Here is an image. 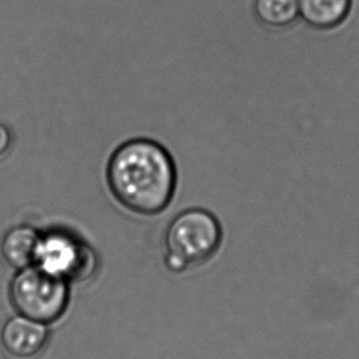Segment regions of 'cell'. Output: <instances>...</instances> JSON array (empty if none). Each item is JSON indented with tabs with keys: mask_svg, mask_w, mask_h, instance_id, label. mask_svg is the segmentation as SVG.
Instances as JSON below:
<instances>
[{
	"mask_svg": "<svg viewBox=\"0 0 359 359\" xmlns=\"http://www.w3.org/2000/svg\"><path fill=\"white\" fill-rule=\"evenodd\" d=\"M106 182L126 210L140 215H159L174 198L177 170L165 147L148 138H133L111 154Z\"/></svg>",
	"mask_w": 359,
	"mask_h": 359,
	"instance_id": "6da1fadb",
	"label": "cell"
},
{
	"mask_svg": "<svg viewBox=\"0 0 359 359\" xmlns=\"http://www.w3.org/2000/svg\"><path fill=\"white\" fill-rule=\"evenodd\" d=\"M222 241V225L213 213L203 208L184 210L165 231V266L174 273L198 267L217 254Z\"/></svg>",
	"mask_w": 359,
	"mask_h": 359,
	"instance_id": "7a4b0ae2",
	"label": "cell"
},
{
	"mask_svg": "<svg viewBox=\"0 0 359 359\" xmlns=\"http://www.w3.org/2000/svg\"><path fill=\"white\" fill-rule=\"evenodd\" d=\"M8 294L16 314L52 325L63 318L68 309L70 285L34 264L16 271Z\"/></svg>",
	"mask_w": 359,
	"mask_h": 359,
	"instance_id": "3957f363",
	"label": "cell"
},
{
	"mask_svg": "<svg viewBox=\"0 0 359 359\" xmlns=\"http://www.w3.org/2000/svg\"><path fill=\"white\" fill-rule=\"evenodd\" d=\"M35 266L72 285L93 278L99 264L88 243L70 230L55 228L41 233Z\"/></svg>",
	"mask_w": 359,
	"mask_h": 359,
	"instance_id": "277c9868",
	"label": "cell"
},
{
	"mask_svg": "<svg viewBox=\"0 0 359 359\" xmlns=\"http://www.w3.org/2000/svg\"><path fill=\"white\" fill-rule=\"evenodd\" d=\"M48 325L16 314L0 329V348L6 358L37 359L50 344Z\"/></svg>",
	"mask_w": 359,
	"mask_h": 359,
	"instance_id": "5b68a950",
	"label": "cell"
},
{
	"mask_svg": "<svg viewBox=\"0 0 359 359\" xmlns=\"http://www.w3.org/2000/svg\"><path fill=\"white\" fill-rule=\"evenodd\" d=\"M41 233L31 225H15L3 235L0 255L16 271L34 266Z\"/></svg>",
	"mask_w": 359,
	"mask_h": 359,
	"instance_id": "8992f818",
	"label": "cell"
},
{
	"mask_svg": "<svg viewBox=\"0 0 359 359\" xmlns=\"http://www.w3.org/2000/svg\"><path fill=\"white\" fill-rule=\"evenodd\" d=\"M299 16L316 30H331L342 25L352 9V0H298Z\"/></svg>",
	"mask_w": 359,
	"mask_h": 359,
	"instance_id": "52a82bcc",
	"label": "cell"
},
{
	"mask_svg": "<svg viewBox=\"0 0 359 359\" xmlns=\"http://www.w3.org/2000/svg\"><path fill=\"white\" fill-rule=\"evenodd\" d=\"M254 14L269 30H283L299 19L298 0H254Z\"/></svg>",
	"mask_w": 359,
	"mask_h": 359,
	"instance_id": "ba28073f",
	"label": "cell"
},
{
	"mask_svg": "<svg viewBox=\"0 0 359 359\" xmlns=\"http://www.w3.org/2000/svg\"><path fill=\"white\" fill-rule=\"evenodd\" d=\"M13 133L8 126L0 123V159L4 158L13 147Z\"/></svg>",
	"mask_w": 359,
	"mask_h": 359,
	"instance_id": "9c48e42d",
	"label": "cell"
}]
</instances>
